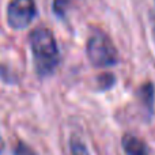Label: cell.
I'll use <instances>...</instances> for the list:
<instances>
[{
    "mask_svg": "<svg viewBox=\"0 0 155 155\" xmlns=\"http://www.w3.org/2000/svg\"><path fill=\"white\" fill-rule=\"evenodd\" d=\"M29 41L35 72L40 76L52 75L60 63L59 46L53 33L48 27H37L30 33Z\"/></svg>",
    "mask_w": 155,
    "mask_h": 155,
    "instance_id": "1",
    "label": "cell"
},
{
    "mask_svg": "<svg viewBox=\"0 0 155 155\" xmlns=\"http://www.w3.org/2000/svg\"><path fill=\"white\" fill-rule=\"evenodd\" d=\"M86 53L90 63L97 68H106L116 65L118 53L114 44L101 30H94L86 44Z\"/></svg>",
    "mask_w": 155,
    "mask_h": 155,
    "instance_id": "2",
    "label": "cell"
},
{
    "mask_svg": "<svg viewBox=\"0 0 155 155\" xmlns=\"http://www.w3.org/2000/svg\"><path fill=\"white\" fill-rule=\"evenodd\" d=\"M37 14L34 0H11L7 7V22L12 29L27 27Z\"/></svg>",
    "mask_w": 155,
    "mask_h": 155,
    "instance_id": "3",
    "label": "cell"
},
{
    "mask_svg": "<svg viewBox=\"0 0 155 155\" xmlns=\"http://www.w3.org/2000/svg\"><path fill=\"white\" fill-rule=\"evenodd\" d=\"M125 155H148L146 143L132 134H125L121 140Z\"/></svg>",
    "mask_w": 155,
    "mask_h": 155,
    "instance_id": "4",
    "label": "cell"
},
{
    "mask_svg": "<svg viewBox=\"0 0 155 155\" xmlns=\"http://www.w3.org/2000/svg\"><path fill=\"white\" fill-rule=\"evenodd\" d=\"M137 97H139L146 112L148 114H153L154 106H155V87L153 83L147 82L140 86V88L137 90Z\"/></svg>",
    "mask_w": 155,
    "mask_h": 155,
    "instance_id": "5",
    "label": "cell"
},
{
    "mask_svg": "<svg viewBox=\"0 0 155 155\" xmlns=\"http://www.w3.org/2000/svg\"><path fill=\"white\" fill-rule=\"evenodd\" d=\"M70 151L71 155H90L83 140L78 136H71L70 139Z\"/></svg>",
    "mask_w": 155,
    "mask_h": 155,
    "instance_id": "6",
    "label": "cell"
},
{
    "mask_svg": "<svg viewBox=\"0 0 155 155\" xmlns=\"http://www.w3.org/2000/svg\"><path fill=\"white\" fill-rule=\"evenodd\" d=\"M116 83V78L113 74H102L101 76H98V87L101 88V90H109V88H112L113 86H114Z\"/></svg>",
    "mask_w": 155,
    "mask_h": 155,
    "instance_id": "7",
    "label": "cell"
},
{
    "mask_svg": "<svg viewBox=\"0 0 155 155\" xmlns=\"http://www.w3.org/2000/svg\"><path fill=\"white\" fill-rule=\"evenodd\" d=\"M14 155H35L31 147L26 144L23 142H18L16 146L14 147Z\"/></svg>",
    "mask_w": 155,
    "mask_h": 155,
    "instance_id": "8",
    "label": "cell"
},
{
    "mask_svg": "<svg viewBox=\"0 0 155 155\" xmlns=\"http://www.w3.org/2000/svg\"><path fill=\"white\" fill-rule=\"evenodd\" d=\"M153 38H154V44H155V22L153 23Z\"/></svg>",
    "mask_w": 155,
    "mask_h": 155,
    "instance_id": "9",
    "label": "cell"
}]
</instances>
